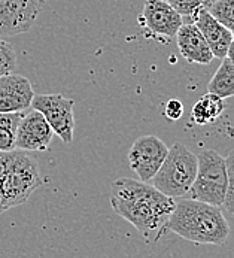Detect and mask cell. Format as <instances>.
I'll list each match as a JSON object with an SVG mask.
<instances>
[{
	"label": "cell",
	"instance_id": "1",
	"mask_svg": "<svg viewBox=\"0 0 234 258\" xmlns=\"http://www.w3.org/2000/svg\"><path fill=\"white\" fill-rule=\"evenodd\" d=\"M111 206L148 243H155L169 231L167 224L176 202L148 182L119 178L111 185Z\"/></svg>",
	"mask_w": 234,
	"mask_h": 258
},
{
	"label": "cell",
	"instance_id": "9",
	"mask_svg": "<svg viewBox=\"0 0 234 258\" xmlns=\"http://www.w3.org/2000/svg\"><path fill=\"white\" fill-rule=\"evenodd\" d=\"M140 24L157 36L176 37L179 29L184 26L182 15L167 0H146Z\"/></svg>",
	"mask_w": 234,
	"mask_h": 258
},
{
	"label": "cell",
	"instance_id": "12",
	"mask_svg": "<svg viewBox=\"0 0 234 258\" xmlns=\"http://www.w3.org/2000/svg\"><path fill=\"white\" fill-rule=\"evenodd\" d=\"M194 24L204 36L213 57L224 60L227 57V51L230 43L233 42L231 30L222 26L207 8H201L194 15Z\"/></svg>",
	"mask_w": 234,
	"mask_h": 258
},
{
	"label": "cell",
	"instance_id": "18",
	"mask_svg": "<svg viewBox=\"0 0 234 258\" xmlns=\"http://www.w3.org/2000/svg\"><path fill=\"white\" fill-rule=\"evenodd\" d=\"M17 69V52L14 46L0 37V78L5 75L14 74Z\"/></svg>",
	"mask_w": 234,
	"mask_h": 258
},
{
	"label": "cell",
	"instance_id": "8",
	"mask_svg": "<svg viewBox=\"0 0 234 258\" xmlns=\"http://www.w3.org/2000/svg\"><path fill=\"white\" fill-rule=\"evenodd\" d=\"M45 6V0H0V37L27 33Z\"/></svg>",
	"mask_w": 234,
	"mask_h": 258
},
{
	"label": "cell",
	"instance_id": "24",
	"mask_svg": "<svg viewBox=\"0 0 234 258\" xmlns=\"http://www.w3.org/2000/svg\"><path fill=\"white\" fill-rule=\"evenodd\" d=\"M231 35H233V40H234V29H231Z\"/></svg>",
	"mask_w": 234,
	"mask_h": 258
},
{
	"label": "cell",
	"instance_id": "13",
	"mask_svg": "<svg viewBox=\"0 0 234 258\" xmlns=\"http://www.w3.org/2000/svg\"><path fill=\"white\" fill-rule=\"evenodd\" d=\"M176 42L181 55L193 64H209L215 57L201 32L195 24H184L178 35Z\"/></svg>",
	"mask_w": 234,
	"mask_h": 258
},
{
	"label": "cell",
	"instance_id": "5",
	"mask_svg": "<svg viewBox=\"0 0 234 258\" xmlns=\"http://www.w3.org/2000/svg\"><path fill=\"white\" fill-rule=\"evenodd\" d=\"M42 185L39 166L24 151H12L5 176V196L9 209L26 203Z\"/></svg>",
	"mask_w": 234,
	"mask_h": 258
},
{
	"label": "cell",
	"instance_id": "10",
	"mask_svg": "<svg viewBox=\"0 0 234 258\" xmlns=\"http://www.w3.org/2000/svg\"><path fill=\"white\" fill-rule=\"evenodd\" d=\"M54 132L45 116L39 111L24 112L18 130H17V142L15 147L18 151H46Z\"/></svg>",
	"mask_w": 234,
	"mask_h": 258
},
{
	"label": "cell",
	"instance_id": "15",
	"mask_svg": "<svg viewBox=\"0 0 234 258\" xmlns=\"http://www.w3.org/2000/svg\"><path fill=\"white\" fill-rule=\"evenodd\" d=\"M207 93L219 96L221 99L234 97V64L228 58L221 61L218 71L209 81Z\"/></svg>",
	"mask_w": 234,
	"mask_h": 258
},
{
	"label": "cell",
	"instance_id": "20",
	"mask_svg": "<svg viewBox=\"0 0 234 258\" xmlns=\"http://www.w3.org/2000/svg\"><path fill=\"white\" fill-rule=\"evenodd\" d=\"M182 17H194L195 14L204 8L206 0H167Z\"/></svg>",
	"mask_w": 234,
	"mask_h": 258
},
{
	"label": "cell",
	"instance_id": "3",
	"mask_svg": "<svg viewBox=\"0 0 234 258\" xmlns=\"http://www.w3.org/2000/svg\"><path fill=\"white\" fill-rule=\"evenodd\" d=\"M197 155L181 142L169 148V154L152 178V185L163 194L176 199L188 196L197 176Z\"/></svg>",
	"mask_w": 234,
	"mask_h": 258
},
{
	"label": "cell",
	"instance_id": "23",
	"mask_svg": "<svg viewBox=\"0 0 234 258\" xmlns=\"http://www.w3.org/2000/svg\"><path fill=\"white\" fill-rule=\"evenodd\" d=\"M225 58H228V60L234 64V40L230 43V48H228V51H227V57H225Z\"/></svg>",
	"mask_w": 234,
	"mask_h": 258
},
{
	"label": "cell",
	"instance_id": "21",
	"mask_svg": "<svg viewBox=\"0 0 234 258\" xmlns=\"http://www.w3.org/2000/svg\"><path fill=\"white\" fill-rule=\"evenodd\" d=\"M11 154H12V151L0 152V215L9 209L6 196H5V176H6V170H8V166L11 161Z\"/></svg>",
	"mask_w": 234,
	"mask_h": 258
},
{
	"label": "cell",
	"instance_id": "22",
	"mask_svg": "<svg viewBox=\"0 0 234 258\" xmlns=\"http://www.w3.org/2000/svg\"><path fill=\"white\" fill-rule=\"evenodd\" d=\"M164 115L170 119V121H178L181 119V116L184 115V105L176 100V99H172L167 102L166 105V109H164Z\"/></svg>",
	"mask_w": 234,
	"mask_h": 258
},
{
	"label": "cell",
	"instance_id": "6",
	"mask_svg": "<svg viewBox=\"0 0 234 258\" xmlns=\"http://www.w3.org/2000/svg\"><path fill=\"white\" fill-rule=\"evenodd\" d=\"M73 106L75 102L61 94H39L35 96L32 103V108L35 111H39L45 116L54 135H57L64 144L73 142Z\"/></svg>",
	"mask_w": 234,
	"mask_h": 258
},
{
	"label": "cell",
	"instance_id": "7",
	"mask_svg": "<svg viewBox=\"0 0 234 258\" xmlns=\"http://www.w3.org/2000/svg\"><path fill=\"white\" fill-rule=\"evenodd\" d=\"M169 154L167 145L154 135L140 136L128 151V163L139 181L149 182Z\"/></svg>",
	"mask_w": 234,
	"mask_h": 258
},
{
	"label": "cell",
	"instance_id": "4",
	"mask_svg": "<svg viewBox=\"0 0 234 258\" xmlns=\"http://www.w3.org/2000/svg\"><path fill=\"white\" fill-rule=\"evenodd\" d=\"M198 167L188 197L221 208L227 192V163L215 149H204L197 155Z\"/></svg>",
	"mask_w": 234,
	"mask_h": 258
},
{
	"label": "cell",
	"instance_id": "19",
	"mask_svg": "<svg viewBox=\"0 0 234 258\" xmlns=\"http://www.w3.org/2000/svg\"><path fill=\"white\" fill-rule=\"evenodd\" d=\"M227 192H225V200H224V208L227 212L234 215V151H231L227 158Z\"/></svg>",
	"mask_w": 234,
	"mask_h": 258
},
{
	"label": "cell",
	"instance_id": "14",
	"mask_svg": "<svg viewBox=\"0 0 234 258\" xmlns=\"http://www.w3.org/2000/svg\"><path fill=\"white\" fill-rule=\"evenodd\" d=\"M225 109L224 99L219 96H215L212 93H207L201 96L193 106L191 118L195 124L198 125H206L210 122H215Z\"/></svg>",
	"mask_w": 234,
	"mask_h": 258
},
{
	"label": "cell",
	"instance_id": "16",
	"mask_svg": "<svg viewBox=\"0 0 234 258\" xmlns=\"http://www.w3.org/2000/svg\"><path fill=\"white\" fill-rule=\"evenodd\" d=\"M23 115L24 112H0V152H11L17 149V130Z\"/></svg>",
	"mask_w": 234,
	"mask_h": 258
},
{
	"label": "cell",
	"instance_id": "2",
	"mask_svg": "<svg viewBox=\"0 0 234 258\" xmlns=\"http://www.w3.org/2000/svg\"><path fill=\"white\" fill-rule=\"evenodd\" d=\"M167 228L201 245H224L230 236V224L221 209L193 199L176 203Z\"/></svg>",
	"mask_w": 234,
	"mask_h": 258
},
{
	"label": "cell",
	"instance_id": "11",
	"mask_svg": "<svg viewBox=\"0 0 234 258\" xmlns=\"http://www.w3.org/2000/svg\"><path fill=\"white\" fill-rule=\"evenodd\" d=\"M35 96L33 87L26 76L9 74L0 78V112H26L32 108Z\"/></svg>",
	"mask_w": 234,
	"mask_h": 258
},
{
	"label": "cell",
	"instance_id": "17",
	"mask_svg": "<svg viewBox=\"0 0 234 258\" xmlns=\"http://www.w3.org/2000/svg\"><path fill=\"white\" fill-rule=\"evenodd\" d=\"M207 9L222 26L234 29V0H215Z\"/></svg>",
	"mask_w": 234,
	"mask_h": 258
}]
</instances>
